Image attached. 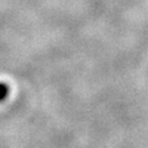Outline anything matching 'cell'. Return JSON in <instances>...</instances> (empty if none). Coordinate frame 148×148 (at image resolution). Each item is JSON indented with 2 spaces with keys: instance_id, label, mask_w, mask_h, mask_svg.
Instances as JSON below:
<instances>
[{
  "instance_id": "1",
  "label": "cell",
  "mask_w": 148,
  "mask_h": 148,
  "mask_svg": "<svg viewBox=\"0 0 148 148\" xmlns=\"http://www.w3.org/2000/svg\"><path fill=\"white\" fill-rule=\"evenodd\" d=\"M8 95V86L4 83H0V101H3Z\"/></svg>"
}]
</instances>
